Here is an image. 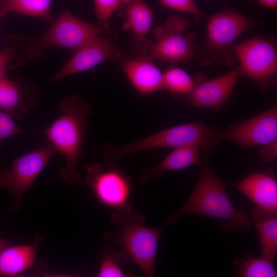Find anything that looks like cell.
<instances>
[{
  "mask_svg": "<svg viewBox=\"0 0 277 277\" xmlns=\"http://www.w3.org/2000/svg\"><path fill=\"white\" fill-rule=\"evenodd\" d=\"M222 140L243 147L263 145L277 140V108L274 106L253 117L221 131Z\"/></svg>",
  "mask_w": 277,
  "mask_h": 277,
  "instance_id": "obj_11",
  "label": "cell"
},
{
  "mask_svg": "<svg viewBox=\"0 0 277 277\" xmlns=\"http://www.w3.org/2000/svg\"><path fill=\"white\" fill-rule=\"evenodd\" d=\"M194 84V79L180 68L171 67L163 73V89L172 94L187 95Z\"/></svg>",
  "mask_w": 277,
  "mask_h": 277,
  "instance_id": "obj_24",
  "label": "cell"
},
{
  "mask_svg": "<svg viewBox=\"0 0 277 277\" xmlns=\"http://www.w3.org/2000/svg\"><path fill=\"white\" fill-rule=\"evenodd\" d=\"M123 54L112 38L96 36L77 49L71 59L51 78L55 83L68 76L91 69L107 60L122 59Z\"/></svg>",
  "mask_w": 277,
  "mask_h": 277,
  "instance_id": "obj_12",
  "label": "cell"
},
{
  "mask_svg": "<svg viewBox=\"0 0 277 277\" xmlns=\"http://www.w3.org/2000/svg\"><path fill=\"white\" fill-rule=\"evenodd\" d=\"M128 263L124 256L118 252H112L110 244L105 243L100 259V266L96 276L98 277L130 276L126 273L123 266Z\"/></svg>",
  "mask_w": 277,
  "mask_h": 277,
  "instance_id": "obj_25",
  "label": "cell"
},
{
  "mask_svg": "<svg viewBox=\"0 0 277 277\" xmlns=\"http://www.w3.org/2000/svg\"><path fill=\"white\" fill-rule=\"evenodd\" d=\"M217 127L201 122L182 124L162 130L133 142L117 145L106 143L102 150L106 165L116 164V160L130 154L162 148H176L197 144L207 156L211 154L214 146L222 141Z\"/></svg>",
  "mask_w": 277,
  "mask_h": 277,
  "instance_id": "obj_4",
  "label": "cell"
},
{
  "mask_svg": "<svg viewBox=\"0 0 277 277\" xmlns=\"http://www.w3.org/2000/svg\"><path fill=\"white\" fill-rule=\"evenodd\" d=\"M236 273L241 277H276V271L273 262L263 257L256 258L246 253L243 258L233 263Z\"/></svg>",
  "mask_w": 277,
  "mask_h": 277,
  "instance_id": "obj_23",
  "label": "cell"
},
{
  "mask_svg": "<svg viewBox=\"0 0 277 277\" xmlns=\"http://www.w3.org/2000/svg\"><path fill=\"white\" fill-rule=\"evenodd\" d=\"M122 0H93L98 24L109 28V20L113 13L121 8Z\"/></svg>",
  "mask_w": 277,
  "mask_h": 277,
  "instance_id": "obj_27",
  "label": "cell"
},
{
  "mask_svg": "<svg viewBox=\"0 0 277 277\" xmlns=\"http://www.w3.org/2000/svg\"><path fill=\"white\" fill-rule=\"evenodd\" d=\"M43 240L35 235L33 242L27 245H9L0 251V276H16L33 264Z\"/></svg>",
  "mask_w": 277,
  "mask_h": 277,
  "instance_id": "obj_17",
  "label": "cell"
},
{
  "mask_svg": "<svg viewBox=\"0 0 277 277\" xmlns=\"http://www.w3.org/2000/svg\"><path fill=\"white\" fill-rule=\"evenodd\" d=\"M276 141L262 145L259 154L262 161L270 162L276 159L277 156Z\"/></svg>",
  "mask_w": 277,
  "mask_h": 277,
  "instance_id": "obj_29",
  "label": "cell"
},
{
  "mask_svg": "<svg viewBox=\"0 0 277 277\" xmlns=\"http://www.w3.org/2000/svg\"><path fill=\"white\" fill-rule=\"evenodd\" d=\"M132 207L128 202L114 209L110 220L116 229L106 231L104 236L106 242L119 247L118 252L128 263L135 264L146 276L153 277L160 235L165 226H146V217L133 213Z\"/></svg>",
  "mask_w": 277,
  "mask_h": 277,
  "instance_id": "obj_3",
  "label": "cell"
},
{
  "mask_svg": "<svg viewBox=\"0 0 277 277\" xmlns=\"http://www.w3.org/2000/svg\"><path fill=\"white\" fill-rule=\"evenodd\" d=\"M251 217L259 238L261 256L273 262L277 253V211L255 207Z\"/></svg>",
  "mask_w": 277,
  "mask_h": 277,
  "instance_id": "obj_19",
  "label": "cell"
},
{
  "mask_svg": "<svg viewBox=\"0 0 277 277\" xmlns=\"http://www.w3.org/2000/svg\"><path fill=\"white\" fill-rule=\"evenodd\" d=\"M122 7L126 13L123 28L131 32L133 39L140 44L147 39L146 35L153 22V13L144 0H122Z\"/></svg>",
  "mask_w": 277,
  "mask_h": 277,
  "instance_id": "obj_20",
  "label": "cell"
},
{
  "mask_svg": "<svg viewBox=\"0 0 277 277\" xmlns=\"http://www.w3.org/2000/svg\"><path fill=\"white\" fill-rule=\"evenodd\" d=\"M241 74L265 87L277 72V49L271 39L253 37L235 44Z\"/></svg>",
  "mask_w": 277,
  "mask_h": 277,
  "instance_id": "obj_9",
  "label": "cell"
},
{
  "mask_svg": "<svg viewBox=\"0 0 277 277\" xmlns=\"http://www.w3.org/2000/svg\"><path fill=\"white\" fill-rule=\"evenodd\" d=\"M42 130H26L18 126L14 119L0 110V151L3 141L9 137L25 133H42Z\"/></svg>",
  "mask_w": 277,
  "mask_h": 277,
  "instance_id": "obj_26",
  "label": "cell"
},
{
  "mask_svg": "<svg viewBox=\"0 0 277 277\" xmlns=\"http://www.w3.org/2000/svg\"><path fill=\"white\" fill-rule=\"evenodd\" d=\"M52 0H0V17L9 12L41 17L52 23Z\"/></svg>",
  "mask_w": 277,
  "mask_h": 277,
  "instance_id": "obj_21",
  "label": "cell"
},
{
  "mask_svg": "<svg viewBox=\"0 0 277 277\" xmlns=\"http://www.w3.org/2000/svg\"><path fill=\"white\" fill-rule=\"evenodd\" d=\"M11 244L10 239L0 238V251Z\"/></svg>",
  "mask_w": 277,
  "mask_h": 277,
  "instance_id": "obj_31",
  "label": "cell"
},
{
  "mask_svg": "<svg viewBox=\"0 0 277 277\" xmlns=\"http://www.w3.org/2000/svg\"><path fill=\"white\" fill-rule=\"evenodd\" d=\"M58 109L60 116L42 130V133L64 159L65 165L58 172L60 179L69 185H76L81 180L77 165L83 153L87 118L92 114V109L75 94L63 98Z\"/></svg>",
  "mask_w": 277,
  "mask_h": 277,
  "instance_id": "obj_2",
  "label": "cell"
},
{
  "mask_svg": "<svg viewBox=\"0 0 277 277\" xmlns=\"http://www.w3.org/2000/svg\"><path fill=\"white\" fill-rule=\"evenodd\" d=\"M198 164L200 173L193 191L181 208L168 217L164 226L174 224L183 216L197 215L222 220L221 229L229 233L250 228L252 224L248 213L233 206L226 191V183L213 171L206 160L201 159Z\"/></svg>",
  "mask_w": 277,
  "mask_h": 277,
  "instance_id": "obj_1",
  "label": "cell"
},
{
  "mask_svg": "<svg viewBox=\"0 0 277 277\" xmlns=\"http://www.w3.org/2000/svg\"><path fill=\"white\" fill-rule=\"evenodd\" d=\"M256 24L253 18L225 6L209 17L205 38L195 47V57L205 67L234 65L238 61L234 49L236 40Z\"/></svg>",
  "mask_w": 277,
  "mask_h": 277,
  "instance_id": "obj_5",
  "label": "cell"
},
{
  "mask_svg": "<svg viewBox=\"0 0 277 277\" xmlns=\"http://www.w3.org/2000/svg\"><path fill=\"white\" fill-rule=\"evenodd\" d=\"M256 2L262 7L273 9L277 7V0H256Z\"/></svg>",
  "mask_w": 277,
  "mask_h": 277,
  "instance_id": "obj_30",
  "label": "cell"
},
{
  "mask_svg": "<svg viewBox=\"0 0 277 277\" xmlns=\"http://www.w3.org/2000/svg\"><path fill=\"white\" fill-rule=\"evenodd\" d=\"M120 66L139 93L147 94L163 89V73L150 56L144 55L129 60L122 58Z\"/></svg>",
  "mask_w": 277,
  "mask_h": 277,
  "instance_id": "obj_16",
  "label": "cell"
},
{
  "mask_svg": "<svg viewBox=\"0 0 277 277\" xmlns=\"http://www.w3.org/2000/svg\"><path fill=\"white\" fill-rule=\"evenodd\" d=\"M39 94L37 86L19 78L12 80L6 75L0 78V110L21 120L37 105Z\"/></svg>",
  "mask_w": 277,
  "mask_h": 277,
  "instance_id": "obj_14",
  "label": "cell"
},
{
  "mask_svg": "<svg viewBox=\"0 0 277 277\" xmlns=\"http://www.w3.org/2000/svg\"><path fill=\"white\" fill-rule=\"evenodd\" d=\"M110 32L109 28L86 22L65 10L43 35L28 37L26 56L38 58L46 49L51 47L77 49L93 37Z\"/></svg>",
  "mask_w": 277,
  "mask_h": 277,
  "instance_id": "obj_6",
  "label": "cell"
},
{
  "mask_svg": "<svg viewBox=\"0 0 277 277\" xmlns=\"http://www.w3.org/2000/svg\"><path fill=\"white\" fill-rule=\"evenodd\" d=\"M189 28L186 18L172 15L153 30L154 41L146 39L141 45L151 57L161 61L187 63L195 57L194 43L197 38L194 32H188Z\"/></svg>",
  "mask_w": 277,
  "mask_h": 277,
  "instance_id": "obj_7",
  "label": "cell"
},
{
  "mask_svg": "<svg viewBox=\"0 0 277 277\" xmlns=\"http://www.w3.org/2000/svg\"><path fill=\"white\" fill-rule=\"evenodd\" d=\"M200 146L189 144L174 148L163 161L156 165L142 170L139 173V180L146 183L153 178H160L164 172L186 168L201 160Z\"/></svg>",
  "mask_w": 277,
  "mask_h": 277,
  "instance_id": "obj_18",
  "label": "cell"
},
{
  "mask_svg": "<svg viewBox=\"0 0 277 277\" xmlns=\"http://www.w3.org/2000/svg\"><path fill=\"white\" fill-rule=\"evenodd\" d=\"M167 8L193 14L196 17L205 16L194 0H159Z\"/></svg>",
  "mask_w": 277,
  "mask_h": 277,
  "instance_id": "obj_28",
  "label": "cell"
},
{
  "mask_svg": "<svg viewBox=\"0 0 277 277\" xmlns=\"http://www.w3.org/2000/svg\"><path fill=\"white\" fill-rule=\"evenodd\" d=\"M59 154L51 144L38 147L16 158L9 169L0 171V190L6 189L12 200L11 208L19 211L24 194L30 189L40 173L52 158Z\"/></svg>",
  "mask_w": 277,
  "mask_h": 277,
  "instance_id": "obj_8",
  "label": "cell"
},
{
  "mask_svg": "<svg viewBox=\"0 0 277 277\" xmlns=\"http://www.w3.org/2000/svg\"><path fill=\"white\" fill-rule=\"evenodd\" d=\"M241 75L239 67L215 78L197 81L186 101L196 107L220 110L228 101Z\"/></svg>",
  "mask_w": 277,
  "mask_h": 277,
  "instance_id": "obj_13",
  "label": "cell"
},
{
  "mask_svg": "<svg viewBox=\"0 0 277 277\" xmlns=\"http://www.w3.org/2000/svg\"><path fill=\"white\" fill-rule=\"evenodd\" d=\"M27 41V37L20 35L6 38V46L0 50V78L6 75L8 68L14 69L24 64Z\"/></svg>",
  "mask_w": 277,
  "mask_h": 277,
  "instance_id": "obj_22",
  "label": "cell"
},
{
  "mask_svg": "<svg viewBox=\"0 0 277 277\" xmlns=\"http://www.w3.org/2000/svg\"><path fill=\"white\" fill-rule=\"evenodd\" d=\"M106 166L86 165L85 182L98 202L115 209L128 202L132 185L130 177L117 164Z\"/></svg>",
  "mask_w": 277,
  "mask_h": 277,
  "instance_id": "obj_10",
  "label": "cell"
},
{
  "mask_svg": "<svg viewBox=\"0 0 277 277\" xmlns=\"http://www.w3.org/2000/svg\"><path fill=\"white\" fill-rule=\"evenodd\" d=\"M228 185L263 210L277 211V181L271 170L252 172L236 183Z\"/></svg>",
  "mask_w": 277,
  "mask_h": 277,
  "instance_id": "obj_15",
  "label": "cell"
}]
</instances>
